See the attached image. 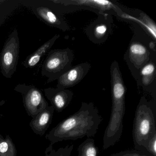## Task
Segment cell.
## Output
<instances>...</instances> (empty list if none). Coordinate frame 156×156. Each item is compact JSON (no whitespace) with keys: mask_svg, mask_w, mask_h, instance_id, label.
Instances as JSON below:
<instances>
[{"mask_svg":"<svg viewBox=\"0 0 156 156\" xmlns=\"http://www.w3.org/2000/svg\"><path fill=\"white\" fill-rule=\"evenodd\" d=\"M145 152L152 156H156V133L149 140L145 147Z\"/></svg>","mask_w":156,"mask_h":156,"instance_id":"18","label":"cell"},{"mask_svg":"<svg viewBox=\"0 0 156 156\" xmlns=\"http://www.w3.org/2000/svg\"><path fill=\"white\" fill-rule=\"evenodd\" d=\"M16 147L9 137L0 138V156H16Z\"/></svg>","mask_w":156,"mask_h":156,"instance_id":"13","label":"cell"},{"mask_svg":"<svg viewBox=\"0 0 156 156\" xmlns=\"http://www.w3.org/2000/svg\"><path fill=\"white\" fill-rule=\"evenodd\" d=\"M103 119L94 103L83 102L79 110L64 119L50 132L49 139L54 143L77 140L85 136L94 137Z\"/></svg>","mask_w":156,"mask_h":156,"instance_id":"1","label":"cell"},{"mask_svg":"<svg viewBox=\"0 0 156 156\" xmlns=\"http://www.w3.org/2000/svg\"><path fill=\"white\" fill-rule=\"evenodd\" d=\"M156 110L152 103L144 97H141L133 121L132 136L135 149L145 152L147 142L156 133Z\"/></svg>","mask_w":156,"mask_h":156,"instance_id":"2","label":"cell"},{"mask_svg":"<svg viewBox=\"0 0 156 156\" xmlns=\"http://www.w3.org/2000/svg\"><path fill=\"white\" fill-rule=\"evenodd\" d=\"M73 147V144L67 145L65 147L61 148L58 151L55 152L53 156H71Z\"/></svg>","mask_w":156,"mask_h":156,"instance_id":"19","label":"cell"},{"mask_svg":"<svg viewBox=\"0 0 156 156\" xmlns=\"http://www.w3.org/2000/svg\"><path fill=\"white\" fill-rule=\"evenodd\" d=\"M37 11L38 15L49 24L55 26L61 25V22L60 20L49 9L42 7L38 8Z\"/></svg>","mask_w":156,"mask_h":156,"instance_id":"14","label":"cell"},{"mask_svg":"<svg viewBox=\"0 0 156 156\" xmlns=\"http://www.w3.org/2000/svg\"><path fill=\"white\" fill-rule=\"evenodd\" d=\"M110 156H152L147 152L135 149L126 150L117 153L112 154Z\"/></svg>","mask_w":156,"mask_h":156,"instance_id":"17","label":"cell"},{"mask_svg":"<svg viewBox=\"0 0 156 156\" xmlns=\"http://www.w3.org/2000/svg\"><path fill=\"white\" fill-rule=\"evenodd\" d=\"M140 20H138L140 22L142 25L145 26V29L148 30L149 32L151 34L154 39H156V24L146 14L141 13L140 15Z\"/></svg>","mask_w":156,"mask_h":156,"instance_id":"16","label":"cell"},{"mask_svg":"<svg viewBox=\"0 0 156 156\" xmlns=\"http://www.w3.org/2000/svg\"><path fill=\"white\" fill-rule=\"evenodd\" d=\"M59 35H56L50 41L42 45L36 52L30 55L27 61L25 62L24 66L26 67H34L40 62L41 57L46 53V52L53 45L56 40L59 38Z\"/></svg>","mask_w":156,"mask_h":156,"instance_id":"11","label":"cell"},{"mask_svg":"<svg viewBox=\"0 0 156 156\" xmlns=\"http://www.w3.org/2000/svg\"><path fill=\"white\" fill-rule=\"evenodd\" d=\"M27 111L32 115H38L47 107V103L41 93L36 88L30 89L25 98Z\"/></svg>","mask_w":156,"mask_h":156,"instance_id":"6","label":"cell"},{"mask_svg":"<svg viewBox=\"0 0 156 156\" xmlns=\"http://www.w3.org/2000/svg\"><path fill=\"white\" fill-rule=\"evenodd\" d=\"M53 2L61 3L65 5L88 6L102 10L111 9L115 8L112 2L106 0H69L53 1Z\"/></svg>","mask_w":156,"mask_h":156,"instance_id":"9","label":"cell"},{"mask_svg":"<svg viewBox=\"0 0 156 156\" xmlns=\"http://www.w3.org/2000/svg\"><path fill=\"white\" fill-rule=\"evenodd\" d=\"M90 67V64L85 62L71 68L58 78L57 87L66 89L77 84L87 74Z\"/></svg>","mask_w":156,"mask_h":156,"instance_id":"5","label":"cell"},{"mask_svg":"<svg viewBox=\"0 0 156 156\" xmlns=\"http://www.w3.org/2000/svg\"><path fill=\"white\" fill-rule=\"evenodd\" d=\"M51 93V102L54 108L60 112L66 108L73 99V93L67 89L58 88L50 89Z\"/></svg>","mask_w":156,"mask_h":156,"instance_id":"7","label":"cell"},{"mask_svg":"<svg viewBox=\"0 0 156 156\" xmlns=\"http://www.w3.org/2000/svg\"><path fill=\"white\" fill-rule=\"evenodd\" d=\"M54 109L53 106L46 108L39 113L32 122L34 129L38 132H45L51 123Z\"/></svg>","mask_w":156,"mask_h":156,"instance_id":"10","label":"cell"},{"mask_svg":"<svg viewBox=\"0 0 156 156\" xmlns=\"http://www.w3.org/2000/svg\"><path fill=\"white\" fill-rule=\"evenodd\" d=\"M73 56L70 49L55 50L47 57L43 67L47 73L62 76L72 68Z\"/></svg>","mask_w":156,"mask_h":156,"instance_id":"4","label":"cell"},{"mask_svg":"<svg viewBox=\"0 0 156 156\" xmlns=\"http://www.w3.org/2000/svg\"><path fill=\"white\" fill-rule=\"evenodd\" d=\"M77 150L78 156H98L99 154V149L92 138H87L82 142Z\"/></svg>","mask_w":156,"mask_h":156,"instance_id":"12","label":"cell"},{"mask_svg":"<svg viewBox=\"0 0 156 156\" xmlns=\"http://www.w3.org/2000/svg\"><path fill=\"white\" fill-rule=\"evenodd\" d=\"M131 62L138 68L142 66L149 60L150 52L145 46L139 42H133L129 49Z\"/></svg>","mask_w":156,"mask_h":156,"instance_id":"8","label":"cell"},{"mask_svg":"<svg viewBox=\"0 0 156 156\" xmlns=\"http://www.w3.org/2000/svg\"><path fill=\"white\" fill-rule=\"evenodd\" d=\"M20 43L18 32L14 30L5 43L0 57L1 72L7 78H10L16 71L19 58Z\"/></svg>","mask_w":156,"mask_h":156,"instance_id":"3","label":"cell"},{"mask_svg":"<svg viewBox=\"0 0 156 156\" xmlns=\"http://www.w3.org/2000/svg\"><path fill=\"white\" fill-rule=\"evenodd\" d=\"M140 73L142 77V83L145 85H148L153 80L155 75V65L152 62L147 64L141 68Z\"/></svg>","mask_w":156,"mask_h":156,"instance_id":"15","label":"cell"},{"mask_svg":"<svg viewBox=\"0 0 156 156\" xmlns=\"http://www.w3.org/2000/svg\"><path fill=\"white\" fill-rule=\"evenodd\" d=\"M107 28L105 24H99L97 25L95 29L94 34L97 37L101 38L105 35L106 32Z\"/></svg>","mask_w":156,"mask_h":156,"instance_id":"20","label":"cell"}]
</instances>
